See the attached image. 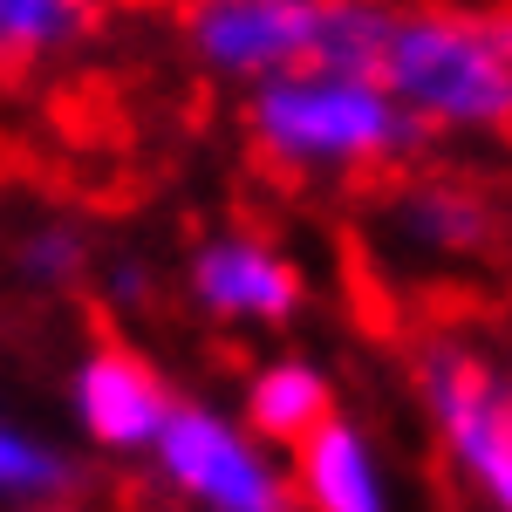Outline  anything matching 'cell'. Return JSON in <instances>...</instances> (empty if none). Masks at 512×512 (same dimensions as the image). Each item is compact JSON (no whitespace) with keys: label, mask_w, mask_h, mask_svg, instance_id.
<instances>
[{"label":"cell","mask_w":512,"mask_h":512,"mask_svg":"<svg viewBox=\"0 0 512 512\" xmlns=\"http://www.w3.org/2000/svg\"><path fill=\"white\" fill-rule=\"evenodd\" d=\"M390 7L383 0H192L185 7V48L205 76L253 82L308 62H349L369 69Z\"/></svg>","instance_id":"3957f363"},{"label":"cell","mask_w":512,"mask_h":512,"mask_svg":"<svg viewBox=\"0 0 512 512\" xmlns=\"http://www.w3.org/2000/svg\"><path fill=\"white\" fill-rule=\"evenodd\" d=\"M328 410H335V383H328V369L315 355H267L246 376V390H239V417L274 451H287L294 437H308Z\"/></svg>","instance_id":"30bf717a"},{"label":"cell","mask_w":512,"mask_h":512,"mask_svg":"<svg viewBox=\"0 0 512 512\" xmlns=\"http://www.w3.org/2000/svg\"><path fill=\"white\" fill-rule=\"evenodd\" d=\"M383 89L424 137H485L512 123V14L499 7H390L376 62Z\"/></svg>","instance_id":"7a4b0ae2"},{"label":"cell","mask_w":512,"mask_h":512,"mask_svg":"<svg viewBox=\"0 0 512 512\" xmlns=\"http://www.w3.org/2000/svg\"><path fill=\"white\" fill-rule=\"evenodd\" d=\"M96 0H0V76H28L89 41Z\"/></svg>","instance_id":"8fae6325"},{"label":"cell","mask_w":512,"mask_h":512,"mask_svg":"<svg viewBox=\"0 0 512 512\" xmlns=\"http://www.w3.org/2000/svg\"><path fill=\"white\" fill-rule=\"evenodd\" d=\"M76 458L0 403V506H62L76 499Z\"/></svg>","instance_id":"7c38bea8"},{"label":"cell","mask_w":512,"mask_h":512,"mask_svg":"<svg viewBox=\"0 0 512 512\" xmlns=\"http://www.w3.org/2000/svg\"><path fill=\"white\" fill-rule=\"evenodd\" d=\"M246 137L287 178L342 185V178H376L403 164L424 130L403 117V103L383 89L376 69L308 62L246 89Z\"/></svg>","instance_id":"6da1fadb"},{"label":"cell","mask_w":512,"mask_h":512,"mask_svg":"<svg viewBox=\"0 0 512 512\" xmlns=\"http://www.w3.org/2000/svg\"><path fill=\"white\" fill-rule=\"evenodd\" d=\"M185 301L212 328H260L280 335L308 308V274L301 260L267 233H205L185 253Z\"/></svg>","instance_id":"8992f818"},{"label":"cell","mask_w":512,"mask_h":512,"mask_svg":"<svg viewBox=\"0 0 512 512\" xmlns=\"http://www.w3.org/2000/svg\"><path fill=\"white\" fill-rule=\"evenodd\" d=\"M89 274H96V246L76 219H35L14 239V280L35 287V294H69Z\"/></svg>","instance_id":"4fadbf2b"},{"label":"cell","mask_w":512,"mask_h":512,"mask_svg":"<svg viewBox=\"0 0 512 512\" xmlns=\"http://www.w3.org/2000/svg\"><path fill=\"white\" fill-rule=\"evenodd\" d=\"M171 403L178 390L164 383V369L130 342H96L69 369V431L96 458H144Z\"/></svg>","instance_id":"52a82bcc"},{"label":"cell","mask_w":512,"mask_h":512,"mask_svg":"<svg viewBox=\"0 0 512 512\" xmlns=\"http://www.w3.org/2000/svg\"><path fill=\"white\" fill-rule=\"evenodd\" d=\"M144 465L178 506L198 512H280L294 506L287 485V451H274L239 410L219 403H192L178 396L171 417L158 424Z\"/></svg>","instance_id":"5b68a950"},{"label":"cell","mask_w":512,"mask_h":512,"mask_svg":"<svg viewBox=\"0 0 512 512\" xmlns=\"http://www.w3.org/2000/svg\"><path fill=\"white\" fill-rule=\"evenodd\" d=\"M287 485H294V506H315V512H383L390 506V465H383L376 437L362 431L342 403L308 437L287 444Z\"/></svg>","instance_id":"9c48e42d"},{"label":"cell","mask_w":512,"mask_h":512,"mask_svg":"<svg viewBox=\"0 0 512 512\" xmlns=\"http://www.w3.org/2000/svg\"><path fill=\"white\" fill-rule=\"evenodd\" d=\"M89 280H103V294L117 301L123 315H137L144 301H151V274L137 267V260H96V274Z\"/></svg>","instance_id":"5bb4252c"},{"label":"cell","mask_w":512,"mask_h":512,"mask_svg":"<svg viewBox=\"0 0 512 512\" xmlns=\"http://www.w3.org/2000/svg\"><path fill=\"white\" fill-rule=\"evenodd\" d=\"M417 410L458 492L492 512H512V376L458 335L417 349Z\"/></svg>","instance_id":"277c9868"},{"label":"cell","mask_w":512,"mask_h":512,"mask_svg":"<svg viewBox=\"0 0 512 512\" xmlns=\"http://www.w3.org/2000/svg\"><path fill=\"white\" fill-rule=\"evenodd\" d=\"M383 226H390L403 260H417V267H465L478 253H492L499 212H492L485 192L458 185V178H417V185H396L383 198Z\"/></svg>","instance_id":"ba28073f"}]
</instances>
